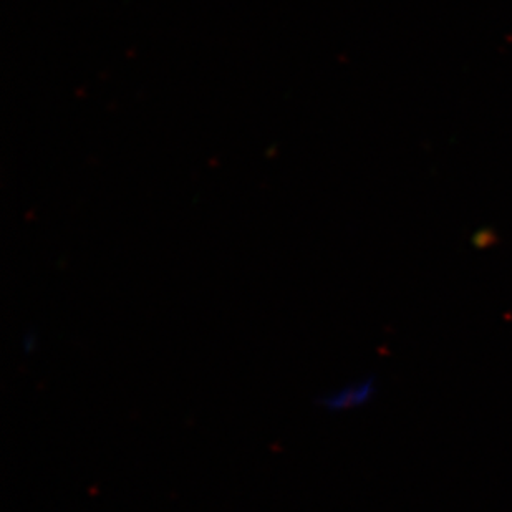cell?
I'll return each mask as SVG.
<instances>
[{"mask_svg": "<svg viewBox=\"0 0 512 512\" xmlns=\"http://www.w3.org/2000/svg\"><path fill=\"white\" fill-rule=\"evenodd\" d=\"M20 347L24 350L25 355H30V353H34L39 347V339H37V334L34 332H27V334L22 337V342H20Z\"/></svg>", "mask_w": 512, "mask_h": 512, "instance_id": "7a4b0ae2", "label": "cell"}, {"mask_svg": "<svg viewBox=\"0 0 512 512\" xmlns=\"http://www.w3.org/2000/svg\"><path fill=\"white\" fill-rule=\"evenodd\" d=\"M377 395L375 377L360 378L357 382H348L342 387L322 393L315 403L327 413H343L357 410L368 405Z\"/></svg>", "mask_w": 512, "mask_h": 512, "instance_id": "6da1fadb", "label": "cell"}]
</instances>
